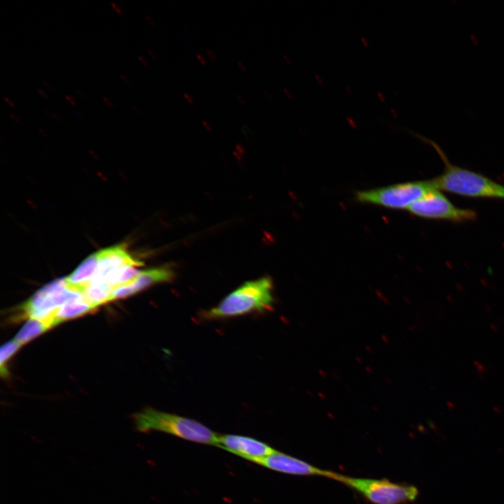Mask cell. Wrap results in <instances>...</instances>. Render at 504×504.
I'll list each match as a JSON object with an SVG mask.
<instances>
[{
  "mask_svg": "<svg viewBox=\"0 0 504 504\" xmlns=\"http://www.w3.org/2000/svg\"><path fill=\"white\" fill-rule=\"evenodd\" d=\"M37 91L45 99H49L48 95L43 90L38 88Z\"/></svg>",
  "mask_w": 504,
  "mask_h": 504,
  "instance_id": "obj_29",
  "label": "cell"
},
{
  "mask_svg": "<svg viewBox=\"0 0 504 504\" xmlns=\"http://www.w3.org/2000/svg\"><path fill=\"white\" fill-rule=\"evenodd\" d=\"M174 272L167 267L141 270L139 275L131 281L135 293L158 283L167 282L173 279Z\"/></svg>",
  "mask_w": 504,
  "mask_h": 504,
  "instance_id": "obj_13",
  "label": "cell"
},
{
  "mask_svg": "<svg viewBox=\"0 0 504 504\" xmlns=\"http://www.w3.org/2000/svg\"><path fill=\"white\" fill-rule=\"evenodd\" d=\"M196 57L202 64L206 65L207 64L206 60L200 54H199V53L196 54Z\"/></svg>",
  "mask_w": 504,
  "mask_h": 504,
  "instance_id": "obj_28",
  "label": "cell"
},
{
  "mask_svg": "<svg viewBox=\"0 0 504 504\" xmlns=\"http://www.w3.org/2000/svg\"><path fill=\"white\" fill-rule=\"evenodd\" d=\"M120 78L126 85H131V82H130V79L125 74H120Z\"/></svg>",
  "mask_w": 504,
  "mask_h": 504,
  "instance_id": "obj_22",
  "label": "cell"
},
{
  "mask_svg": "<svg viewBox=\"0 0 504 504\" xmlns=\"http://www.w3.org/2000/svg\"><path fill=\"white\" fill-rule=\"evenodd\" d=\"M76 93L83 99H84L85 95L78 89L76 90Z\"/></svg>",
  "mask_w": 504,
  "mask_h": 504,
  "instance_id": "obj_35",
  "label": "cell"
},
{
  "mask_svg": "<svg viewBox=\"0 0 504 504\" xmlns=\"http://www.w3.org/2000/svg\"><path fill=\"white\" fill-rule=\"evenodd\" d=\"M103 101L109 106V107H113L114 105L113 102L106 96L102 97Z\"/></svg>",
  "mask_w": 504,
  "mask_h": 504,
  "instance_id": "obj_26",
  "label": "cell"
},
{
  "mask_svg": "<svg viewBox=\"0 0 504 504\" xmlns=\"http://www.w3.org/2000/svg\"><path fill=\"white\" fill-rule=\"evenodd\" d=\"M236 97L238 99V100H239L241 104H244V103H245L244 99H243V97H242L240 94H236Z\"/></svg>",
  "mask_w": 504,
  "mask_h": 504,
  "instance_id": "obj_36",
  "label": "cell"
},
{
  "mask_svg": "<svg viewBox=\"0 0 504 504\" xmlns=\"http://www.w3.org/2000/svg\"><path fill=\"white\" fill-rule=\"evenodd\" d=\"M21 344L16 340H13L4 344L0 351V365H1V374L2 376L7 374V369L6 368L5 363L9 360V358L15 354V352L20 347Z\"/></svg>",
  "mask_w": 504,
  "mask_h": 504,
  "instance_id": "obj_17",
  "label": "cell"
},
{
  "mask_svg": "<svg viewBox=\"0 0 504 504\" xmlns=\"http://www.w3.org/2000/svg\"><path fill=\"white\" fill-rule=\"evenodd\" d=\"M3 99L5 101V102L7 103V104L10 107L13 108H15V104L10 99H9L7 97L4 96Z\"/></svg>",
  "mask_w": 504,
  "mask_h": 504,
  "instance_id": "obj_23",
  "label": "cell"
},
{
  "mask_svg": "<svg viewBox=\"0 0 504 504\" xmlns=\"http://www.w3.org/2000/svg\"><path fill=\"white\" fill-rule=\"evenodd\" d=\"M43 83L44 85H46L50 90H52V86L48 83H47L46 80H43Z\"/></svg>",
  "mask_w": 504,
  "mask_h": 504,
  "instance_id": "obj_38",
  "label": "cell"
},
{
  "mask_svg": "<svg viewBox=\"0 0 504 504\" xmlns=\"http://www.w3.org/2000/svg\"><path fill=\"white\" fill-rule=\"evenodd\" d=\"M131 108H132V109L136 114H138V115L140 114L139 110L135 106L132 105V106H131Z\"/></svg>",
  "mask_w": 504,
  "mask_h": 504,
  "instance_id": "obj_37",
  "label": "cell"
},
{
  "mask_svg": "<svg viewBox=\"0 0 504 504\" xmlns=\"http://www.w3.org/2000/svg\"><path fill=\"white\" fill-rule=\"evenodd\" d=\"M237 65L239 66V68H240L243 71H247L246 66L244 65V64L242 62L238 60V61L237 62Z\"/></svg>",
  "mask_w": 504,
  "mask_h": 504,
  "instance_id": "obj_31",
  "label": "cell"
},
{
  "mask_svg": "<svg viewBox=\"0 0 504 504\" xmlns=\"http://www.w3.org/2000/svg\"><path fill=\"white\" fill-rule=\"evenodd\" d=\"M435 190L438 189L433 178L412 181L359 190L356 192L355 199L362 204L391 209H407L414 202Z\"/></svg>",
  "mask_w": 504,
  "mask_h": 504,
  "instance_id": "obj_4",
  "label": "cell"
},
{
  "mask_svg": "<svg viewBox=\"0 0 504 504\" xmlns=\"http://www.w3.org/2000/svg\"><path fill=\"white\" fill-rule=\"evenodd\" d=\"M139 267L140 266L131 263L120 267L111 274L107 279V284L113 288L132 281L141 272L138 270Z\"/></svg>",
  "mask_w": 504,
  "mask_h": 504,
  "instance_id": "obj_16",
  "label": "cell"
},
{
  "mask_svg": "<svg viewBox=\"0 0 504 504\" xmlns=\"http://www.w3.org/2000/svg\"><path fill=\"white\" fill-rule=\"evenodd\" d=\"M284 92L286 93V94H288V97H291V95L287 89H284Z\"/></svg>",
  "mask_w": 504,
  "mask_h": 504,
  "instance_id": "obj_40",
  "label": "cell"
},
{
  "mask_svg": "<svg viewBox=\"0 0 504 504\" xmlns=\"http://www.w3.org/2000/svg\"><path fill=\"white\" fill-rule=\"evenodd\" d=\"M206 52L212 60H216L217 56L215 52L209 48L206 49Z\"/></svg>",
  "mask_w": 504,
  "mask_h": 504,
  "instance_id": "obj_21",
  "label": "cell"
},
{
  "mask_svg": "<svg viewBox=\"0 0 504 504\" xmlns=\"http://www.w3.org/2000/svg\"><path fill=\"white\" fill-rule=\"evenodd\" d=\"M255 463L270 470L293 475L322 476L332 479L335 472L318 468L288 454L276 451Z\"/></svg>",
  "mask_w": 504,
  "mask_h": 504,
  "instance_id": "obj_9",
  "label": "cell"
},
{
  "mask_svg": "<svg viewBox=\"0 0 504 504\" xmlns=\"http://www.w3.org/2000/svg\"><path fill=\"white\" fill-rule=\"evenodd\" d=\"M264 94H265V95L266 96V97H267L268 99H272V96H271L270 93L268 92V91H267V90H264Z\"/></svg>",
  "mask_w": 504,
  "mask_h": 504,
  "instance_id": "obj_39",
  "label": "cell"
},
{
  "mask_svg": "<svg viewBox=\"0 0 504 504\" xmlns=\"http://www.w3.org/2000/svg\"><path fill=\"white\" fill-rule=\"evenodd\" d=\"M147 52L150 55V57H151L153 59L156 60V59H158V57H157V56L155 55V53L153 52V51L151 50L150 49H148H148H147Z\"/></svg>",
  "mask_w": 504,
  "mask_h": 504,
  "instance_id": "obj_34",
  "label": "cell"
},
{
  "mask_svg": "<svg viewBox=\"0 0 504 504\" xmlns=\"http://www.w3.org/2000/svg\"><path fill=\"white\" fill-rule=\"evenodd\" d=\"M99 265L98 252L88 256L69 276L67 284L73 288L83 292L94 277Z\"/></svg>",
  "mask_w": 504,
  "mask_h": 504,
  "instance_id": "obj_11",
  "label": "cell"
},
{
  "mask_svg": "<svg viewBox=\"0 0 504 504\" xmlns=\"http://www.w3.org/2000/svg\"><path fill=\"white\" fill-rule=\"evenodd\" d=\"M407 210L414 216L422 218L455 223L472 221L477 218L475 211L455 206L439 190L427 193Z\"/></svg>",
  "mask_w": 504,
  "mask_h": 504,
  "instance_id": "obj_7",
  "label": "cell"
},
{
  "mask_svg": "<svg viewBox=\"0 0 504 504\" xmlns=\"http://www.w3.org/2000/svg\"><path fill=\"white\" fill-rule=\"evenodd\" d=\"M202 125H204V127L207 130H209V131L211 130L212 127H211V125H210L208 122H206V121H205V120H202Z\"/></svg>",
  "mask_w": 504,
  "mask_h": 504,
  "instance_id": "obj_33",
  "label": "cell"
},
{
  "mask_svg": "<svg viewBox=\"0 0 504 504\" xmlns=\"http://www.w3.org/2000/svg\"><path fill=\"white\" fill-rule=\"evenodd\" d=\"M273 283L268 276L244 283L216 307L204 313L206 318L234 317L273 309Z\"/></svg>",
  "mask_w": 504,
  "mask_h": 504,
  "instance_id": "obj_2",
  "label": "cell"
},
{
  "mask_svg": "<svg viewBox=\"0 0 504 504\" xmlns=\"http://www.w3.org/2000/svg\"><path fill=\"white\" fill-rule=\"evenodd\" d=\"M64 97H65V99L69 102V103L72 106H76V102H75L71 97H69V96L67 95V94H65Z\"/></svg>",
  "mask_w": 504,
  "mask_h": 504,
  "instance_id": "obj_27",
  "label": "cell"
},
{
  "mask_svg": "<svg viewBox=\"0 0 504 504\" xmlns=\"http://www.w3.org/2000/svg\"><path fill=\"white\" fill-rule=\"evenodd\" d=\"M9 117H10L13 120H14L17 124H18V125H20V124H21L20 120L19 118H17L15 115H14L13 114H12V113L10 114V115H9Z\"/></svg>",
  "mask_w": 504,
  "mask_h": 504,
  "instance_id": "obj_32",
  "label": "cell"
},
{
  "mask_svg": "<svg viewBox=\"0 0 504 504\" xmlns=\"http://www.w3.org/2000/svg\"><path fill=\"white\" fill-rule=\"evenodd\" d=\"M83 298V292L69 286L65 278L55 280L39 289L22 307L29 318L43 319L70 301Z\"/></svg>",
  "mask_w": 504,
  "mask_h": 504,
  "instance_id": "obj_6",
  "label": "cell"
},
{
  "mask_svg": "<svg viewBox=\"0 0 504 504\" xmlns=\"http://www.w3.org/2000/svg\"><path fill=\"white\" fill-rule=\"evenodd\" d=\"M94 309H95V307L87 302L83 297L64 304L48 316L46 318L51 327H52L64 321L88 313Z\"/></svg>",
  "mask_w": 504,
  "mask_h": 504,
  "instance_id": "obj_12",
  "label": "cell"
},
{
  "mask_svg": "<svg viewBox=\"0 0 504 504\" xmlns=\"http://www.w3.org/2000/svg\"><path fill=\"white\" fill-rule=\"evenodd\" d=\"M99 265L92 283H107L111 274L126 264L141 266L143 263L133 258L122 246H115L98 251ZM90 282V283H91Z\"/></svg>",
  "mask_w": 504,
  "mask_h": 504,
  "instance_id": "obj_10",
  "label": "cell"
},
{
  "mask_svg": "<svg viewBox=\"0 0 504 504\" xmlns=\"http://www.w3.org/2000/svg\"><path fill=\"white\" fill-rule=\"evenodd\" d=\"M45 113H46L47 115H48L49 116H50L51 118L56 119L57 121H59V122H63V120L62 119V118H60V117H59L58 115H57L56 113L50 112V111H48V110H45Z\"/></svg>",
  "mask_w": 504,
  "mask_h": 504,
  "instance_id": "obj_20",
  "label": "cell"
},
{
  "mask_svg": "<svg viewBox=\"0 0 504 504\" xmlns=\"http://www.w3.org/2000/svg\"><path fill=\"white\" fill-rule=\"evenodd\" d=\"M138 59L144 66L148 67L149 66L148 61L143 56L139 55Z\"/></svg>",
  "mask_w": 504,
  "mask_h": 504,
  "instance_id": "obj_24",
  "label": "cell"
},
{
  "mask_svg": "<svg viewBox=\"0 0 504 504\" xmlns=\"http://www.w3.org/2000/svg\"><path fill=\"white\" fill-rule=\"evenodd\" d=\"M419 137L435 148L444 162L443 172L433 178L438 190L467 197L504 200L503 185L479 173L451 164L436 143Z\"/></svg>",
  "mask_w": 504,
  "mask_h": 504,
  "instance_id": "obj_1",
  "label": "cell"
},
{
  "mask_svg": "<svg viewBox=\"0 0 504 504\" xmlns=\"http://www.w3.org/2000/svg\"><path fill=\"white\" fill-rule=\"evenodd\" d=\"M49 328L50 326L45 319L30 318L18 332L14 340L22 345L43 333Z\"/></svg>",
  "mask_w": 504,
  "mask_h": 504,
  "instance_id": "obj_15",
  "label": "cell"
},
{
  "mask_svg": "<svg viewBox=\"0 0 504 504\" xmlns=\"http://www.w3.org/2000/svg\"><path fill=\"white\" fill-rule=\"evenodd\" d=\"M113 288L107 283H90L83 292V298L94 307L110 302Z\"/></svg>",
  "mask_w": 504,
  "mask_h": 504,
  "instance_id": "obj_14",
  "label": "cell"
},
{
  "mask_svg": "<svg viewBox=\"0 0 504 504\" xmlns=\"http://www.w3.org/2000/svg\"><path fill=\"white\" fill-rule=\"evenodd\" d=\"M134 293H136L130 281L113 288L111 294L110 301L128 297Z\"/></svg>",
  "mask_w": 504,
  "mask_h": 504,
  "instance_id": "obj_18",
  "label": "cell"
},
{
  "mask_svg": "<svg viewBox=\"0 0 504 504\" xmlns=\"http://www.w3.org/2000/svg\"><path fill=\"white\" fill-rule=\"evenodd\" d=\"M134 419L140 432L160 431L196 443L218 444L219 435L190 418L147 408L136 414Z\"/></svg>",
  "mask_w": 504,
  "mask_h": 504,
  "instance_id": "obj_3",
  "label": "cell"
},
{
  "mask_svg": "<svg viewBox=\"0 0 504 504\" xmlns=\"http://www.w3.org/2000/svg\"><path fill=\"white\" fill-rule=\"evenodd\" d=\"M145 18L147 20V21H148L152 26H155V21L153 20V18H152L150 15L146 14V15H145Z\"/></svg>",
  "mask_w": 504,
  "mask_h": 504,
  "instance_id": "obj_30",
  "label": "cell"
},
{
  "mask_svg": "<svg viewBox=\"0 0 504 504\" xmlns=\"http://www.w3.org/2000/svg\"><path fill=\"white\" fill-rule=\"evenodd\" d=\"M183 96L189 103L193 104L195 102L193 97L189 94L185 92L183 93Z\"/></svg>",
  "mask_w": 504,
  "mask_h": 504,
  "instance_id": "obj_25",
  "label": "cell"
},
{
  "mask_svg": "<svg viewBox=\"0 0 504 504\" xmlns=\"http://www.w3.org/2000/svg\"><path fill=\"white\" fill-rule=\"evenodd\" d=\"M332 479L358 492L373 504H405L413 502L419 495L416 486L395 483L387 479L358 478L337 472Z\"/></svg>",
  "mask_w": 504,
  "mask_h": 504,
  "instance_id": "obj_5",
  "label": "cell"
},
{
  "mask_svg": "<svg viewBox=\"0 0 504 504\" xmlns=\"http://www.w3.org/2000/svg\"><path fill=\"white\" fill-rule=\"evenodd\" d=\"M110 5L118 14L121 15L122 13V9L116 3L111 1Z\"/></svg>",
  "mask_w": 504,
  "mask_h": 504,
  "instance_id": "obj_19",
  "label": "cell"
},
{
  "mask_svg": "<svg viewBox=\"0 0 504 504\" xmlns=\"http://www.w3.org/2000/svg\"><path fill=\"white\" fill-rule=\"evenodd\" d=\"M217 447L255 463L276 451L260 440L234 434L219 435Z\"/></svg>",
  "mask_w": 504,
  "mask_h": 504,
  "instance_id": "obj_8",
  "label": "cell"
}]
</instances>
